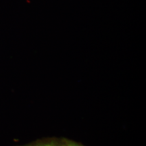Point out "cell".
<instances>
[{"mask_svg": "<svg viewBox=\"0 0 146 146\" xmlns=\"http://www.w3.org/2000/svg\"><path fill=\"white\" fill-rule=\"evenodd\" d=\"M70 146H78V145H70Z\"/></svg>", "mask_w": 146, "mask_h": 146, "instance_id": "cell-2", "label": "cell"}, {"mask_svg": "<svg viewBox=\"0 0 146 146\" xmlns=\"http://www.w3.org/2000/svg\"><path fill=\"white\" fill-rule=\"evenodd\" d=\"M43 146H54V145H52V144H47V145H43Z\"/></svg>", "mask_w": 146, "mask_h": 146, "instance_id": "cell-1", "label": "cell"}]
</instances>
